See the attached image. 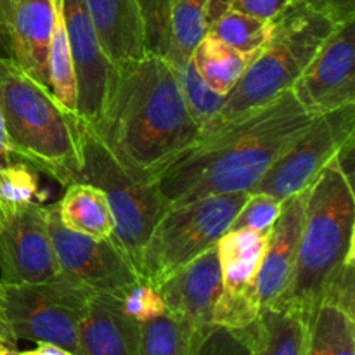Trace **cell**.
Wrapping results in <instances>:
<instances>
[{"mask_svg": "<svg viewBox=\"0 0 355 355\" xmlns=\"http://www.w3.org/2000/svg\"><path fill=\"white\" fill-rule=\"evenodd\" d=\"M90 128L142 182H153L201 134L184 103L175 68L153 52L113 62L99 120Z\"/></svg>", "mask_w": 355, "mask_h": 355, "instance_id": "obj_1", "label": "cell"}, {"mask_svg": "<svg viewBox=\"0 0 355 355\" xmlns=\"http://www.w3.org/2000/svg\"><path fill=\"white\" fill-rule=\"evenodd\" d=\"M314 120L288 90L245 116L201 132L153 184L168 205L250 193Z\"/></svg>", "mask_w": 355, "mask_h": 355, "instance_id": "obj_2", "label": "cell"}, {"mask_svg": "<svg viewBox=\"0 0 355 355\" xmlns=\"http://www.w3.org/2000/svg\"><path fill=\"white\" fill-rule=\"evenodd\" d=\"M0 111L10 149L19 162L62 187L83 168L82 118L66 110L45 85L0 55Z\"/></svg>", "mask_w": 355, "mask_h": 355, "instance_id": "obj_3", "label": "cell"}, {"mask_svg": "<svg viewBox=\"0 0 355 355\" xmlns=\"http://www.w3.org/2000/svg\"><path fill=\"white\" fill-rule=\"evenodd\" d=\"M350 262H355V191L333 158L309 186L293 276L274 305L293 309L309 321L329 281Z\"/></svg>", "mask_w": 355, "mask_h": 355, "instance_id": "obj_4", "label": "cell"}, {"mask_svg": "<svg viewBox=\"0 0 355 355\" xmlns=\"http://www.w3.org/2000/svg\"><path fill=\"white\" fill-rule=\"evenodd\" d=\"M335 26L328 17L307 7L288 6L272 19L269 40L225 96L217 118L207 130L245 116L291 90Z\"/></svg>", "mask_w": 355, "mask_h": 355, "instance_id": "obj_5", "label": "cell"}, {"mask_svg": "<svg viewBox=\"0 0 355 355\" xmlns=\"http://www.w3.org/2000/svg\"><path fill=\"white\" fill-rule=\"evenodd\" d=\"M250 193L215 194L170 205L146 241L139 272L155 288L207 250L229 231Z\"/></svg>", "mask_w": 355, "mask_h": 355, "instance_id": "obj_6", "label": "cell"}, {"mask_svg": "<svg viewBox=\"0 0 355 355\" xmlns=\"http://www.w3.org/2000/svg\"><path fill=\"white\" fill-rule=\"evenodd\" d=\"M78 180L104 191L114 220L111 239L139 270L146 241L170 207L163 194L153 182L134 179L89 125L83 128V168Z\"/></svg>", "mask_w": 355, "mask_h": 355, "instance_id": "obj_7", "label": "cell"}, {"mask_svg": "<svg viewBox=\"0 0 355 355\" xmlns=\"http://www.w3.org/2000/svg\"><path fill=\"white\" fill-rule=\"evenodd\" d=\"M94 291L71 279L0 283V318L14 342L52 343L78 355V328Z\"/></svg>", "mask_w": 355, "mask_h": 355, "instance_id": "obj_8", "label": "cell"}, {"mask_svg": "<svg viewBox=\"0 0 355 355\" xmlns=\"http://www.w3.org/2000/svg\"><path fill=\"white\" fill-rule=\"evenodd\" d=\"M355 135V104L315 116L314 123L274 162L250 193L284 201L307 189Z\"/></svg>", "mask_w": 355, "mask_h": 355, "instance_id": "obj_9", "label": "cell"}, {"mask_svg": "<svg viewBox=\"0 0 355 355\" xmlns=\"http://www.w3.org/2000/svg\"><path fill=\"white\" fill-rule=\"evenodd\" d=\"M269 234L232 229L217 243L222 293L214 309L211 324L243 331L259 319L262 304L257 290L260 266Z\"/></svg>", "mask_w": 355, "mask_h": 355, "instance_id": "obj_10", "label": "cell"}, {"mask_svg": "<svg viewBox=\"0 0 355 355\" xmlns=\"http://www.w3.org/2000/svg\"><path fill=\"white\" fill-rule=\"evenodd\" d=\"M49 231L58 259L59 276L71 279L94 293L118 295L142 279L128 257L113 239H94L61 224L55 205L47 207Z\"/></svg>", "mask_w": 355, "mask_h": 355, "instance_id": "obj_11", "label": "cell"}, {"mask_svg": "<svg viewBox=\"0 0 355 355\" xmlns=\"http://www.w3.org/2000/svg\"><path fill=\"white\" fill-rule=\"evenodd\" d=\"M58 277L47 207L31 201L10 210L0 225V283L37 284Z\"/></svg>", "mask_w": 355, "mask_h": 355, "instance_id": "obj_12", "label": "cell"}, {"mask_svg": "<svg viewBox=\"0 0 355 355\" xmlns=\"http://www.w3.org/2000/svg\"><path fill=\"white\" fill-rule=\"evenodd\" d=\"M291 92L314 116L355 104V19L333 28Z\"/></svg>", "mask_w": 355, "mask_h": 355, "instance_id": "obj_13", "label": "cell"}, {"mask_svg": "<svg viewBox=\"0 0 355 355\" xmlns=\"http://www.w3.org/2000/svg\"><path fill=\"white\" fill-rule=\"evenodd\" d=\"M71 47L76 80V113L92 127L99 120L113 62L101 47L85 0H59Z\"/></svg>", "mask_w": 355, "mask_h": 355, "instance_id": "obj_14", "label": "cell"}, {"mask_svg": "<svg viewBox=\"0 0 355 355\" xmlns=\"http://www.w3.org/2000/svg\"><path fill=\"white\" fill-rule=\"evenodd\" d=\"M54 0H0V38L24 73L49 89L47 49Z\"/></svg>", "mask_w": 355, "mask_h": 355, "instance_id": "obj_15", "label": "cell"}, {"mask_svg": "<svg viewBox=\"0 0 355 355\" xmlns=\"http://www.w3.org/2000/svg\"><path fill=\"white\" fill-rule=\"evenodd\" d=\"M144 24L148 52L172 64L191 58L207 33L208 0H135Z\"/></svg>", "mask_w": 355, "mask_h": 355, "instance_id": "obj_16", "label": "cell"}, {"mask_svg": "<svg viewBox=\"0 0 355 355\" xmlns=\"http://www.w3.org/2000/svg\"><path fill=\"white\" fill-rule=\"evenodd\" d=\"M158 290L166 312L182 318L198 331L210 329L215 304L222 293L217 246L172 274Z\"/></svg>", "mask_w": 355, "mask_h": 355, "instance_id": "obj_17", "label": "cell"}, {"mask_svg": "<svg viewBox=\"0 0 355 355\" xmlns=\"http://www.w3.org/2000/svg\"><path fill=\"white\" fill-rule=\"evenodd\" d=\"M309 187L283 201L281 214L267 238L257 290L262 309L272 307L290 284L300 246Z\"/></svg>", "mask_w": 355, "mask_h": 355, "instance_id": "obj_18", "label": "cell"}, {"mask_svg": "<svg viewBox=\"0 0 355 355\" xmlns=\"http://www.w3.org/2000/svg\"><path fill=\"white\" fill-rule=\"evenodd\" d=\"M141 322L128 318L118 295L94 293L78 328V355H139Z\"/></svg>", "mask_w": 355, "mask_h": 355, "instance_id": "obj_19", "label": "cell"}, {"mask_svg": "<svg viewBox=\"0 0 355 355\" xmlns=\"http://www.w3.org/2000/svg\"><path fill=\"white\" fill-rule=\"evenodd\" d=\"M101 47L111 62L146 54V35L135 0H85Z\"/></svg>", "mask_w": 355, "mask_h": 355, "instance_id": "obj_20", "label": "cell"}, {"mask_svg": "<svg viewBox=\"0 0 355 355\" xmlns=\"http://www.w3.org/2000/svg\"><path fill=\"white\" fill-rule=\"evenodd\" d=\"M307 319L288 307H266L250 328L239 331L250 355H305Z\"/></svg>", "mask_w": 355, "mask_h": 355, "instance_id": "obj_21", "label": "cell"}, {"mask_svg": "<svg viewBox=\"0 0 355 355\" xmlns=\"http://www.w3.org/2000/svg\"><path fill=\"white\" fill-rule=\"evenodd\" d=\"M55 208L61 224L69 231L94 239H107L113 234L114 220L107 198L94 184L76 180L66 186Z\"/></svg>", "mask_w": 355, "mask_h": 355, "instance_id": "obj_22", "label": "cell"}, {"mask_svg": "<svg viewBox=\"0 0 355 355\" xmlns=\"http://www.w3.org/2000/svg\"><path fill=\"white\" fill-rule=\"evenodd\" d=\"M305 355H355V312L322 300L307 322Z\"/></svg>", "mask_w": 355, "mask_h": 355, "instance_id": "obj_23", "label": "cell"}, {"mask_svg": "<svg viewBox=\"0 0 355 355\" xmlns=\"http://www.w3.org/2000/svg\"><path fill=\"white\" fill-rule=\"evenodd\" d=\"M191 61L203 82L225 97L239 82L252 59L229 47L214 35L205 33L194 47Z\"/></svg>", "mask_w": 355, "mask_h": 355, "instance_id": "obj_24", "label": "cell"}, {"mask_svg": "<svg viewBox=\"0 0 355 355\" xmlns=\"http://www.w3.org/2000/svg\"><path fill=\"white\" fill-rule=\"evenodd\" d=\"M207 331H198L179 315L165 312L141 324L139 355H193Z\"/></svg>", "mask_w": 355, "mask_h": 355, "instance_id": "obj_25", "label": "cell"}, {"mask_svg": "<svg viewBox=\"0 0 355 355\" xmlns=\"http://www.w3.org/2000/svg\"><path fill=\"white\" fill-rule=\"evenodd\" d=\"M49 90L66 107L76 113V80L71 47L66 33L61 2L54 0V26L47 49ZM78 114V113H76Z\"/></svg>", "mask_w": 355, "mask_h": 355, "instance_id": "obj_26", "label": "cell"}, {"mask_svg": "<svg viewBox=\"0 0 355 355\" xmlns=\"http://www.w3.org/2000/svg\"><path fill=\"white\" fill-rule=\"evenodd\" d=\"M270 30L272 21L229 9L207 28V33L214 35L234 51L253 59L269 40Z\"/></svg>", "mask_w": 355, "mask_h": 355, "instance_id": "obj_27", "label": "cell"}, {"mask_svg": "<svg viewBox=\"0 0 355 355\" xmlns=\"http://www.w3.org/2000/svg\"><path fill=\"white\" fill-rule=\"evenodd\" d=\"M173 68H175L177 80H179L187 111L193 116L194 123L200 127V130H207L217 118L225 97L211 90L203 82V78L198 75L191 58L179 62V64H173Z\"/></svg>", "mask_w": 355, "mask_h": 355, "instance_id": "obj_28", "label": "cell"}, {"mask_svg": "<svg viewBox=\"0 0 355 355\" xmlns=\"http://www.w3.org/2000/svg\"><path fill=\"white\" fill-rule=\"evenodd\" d=\"M37 170L23 162H14L0 172V203L6 215L21 205L38 201ZM40 203V201H38Z\"/></svg>", "mask_w": 355, "mask_h": 355, "instance_id": "obj_29", "label": "cell"}, {"mask_svg": "<svg viewBox=\"0 0 355 355\" xmlns=\"http://www.w3.org/2000/svg\"><path fill=\"white\" fill-rule=\"evenodd\" d=\"M283 201L263 193H250L243 207L232 220V229H245V231L269 234L281 214Z\"/></svg>", "mask_w": 355, "mask_h": 355, "instance_id": "obj_30", "label": "cell"}, {"mask_svg": "<svg viewBox=\"0 0 355 355\" xmlns=\"http://www.w3.org/2000/svg\"><path fill=\"white\" fill-rule=\"evenodd\" d=\"M118 302H120L121 311L141 324L166 312L165 302H163L158 288L144 279L118 293Z\"/></svg>", "mask_w": 355, "mask_h": 355, "instance_id": "obj_31", "label": "cell"}, {"mask_svg": "<svg viewBox=\"0 0 355 355\" xmlns=\"http://www.w3.org/2000/svg\"><path fill=\"white\" fill-rule=\"evenodd\" d=\"M193 355H250V350L239 331L211 326L198 343Z\"/></svg>", "mask_w": 355, "mask_h": 355, "instance_id": "obj_32", "label": "cell"}, {"mask_svg": "<svg viewBox=\"0 0 355 355\" xmlns=\"http://www.w3.org/2000/svg\"><path fill=\"white\" fill-rule=\"evenodd\" d=\"M291 3L307 7L335 24L355 19V0H291Z\"/></svg>", "mask_w": 355, "mask_h": 355, "instance_id": "obj_33", "label": "cell"}, {"mask_svg": "<svg viewBox=\"0 0 355 355\" xmlns=\"http://www.w3.org/2000/svg\"><path fill=\"white\" fill-rule=\"evenodd\" d=\"M288 6H291V0H236L231 9L260 17V19L272 21Z\"/></svg>", "mask_w": 355, "mask_h": 355, "instance_id": "obj_34", "label": "cell"}, {"mask_svg": "<svg viewBox=\"0 0 355 355\" xmlns=\"http://www.w3.org/2000/svg\"><path fill=\"white\" fill-rule=\"evenodd\" d=\"M14 162H19V159L14 156L12 149H10V142H9V137H7L6 123H3L2 111H0V172H2V170H6L7 166L12 165Z\"/></svg>", "mask_w": 355, "mask_h": 355, "instance_id": "obj_35", "label": "cell"}, {"mask_svg": "<svg viewBox=\"0 0 355 355\" xmlns=\"http://www.w3.org/2000/svg\"><path fill=\"white\" fill-rule=\"evenodd\" d=\"M236 0H208L207 6V28L214 23L215 19L222 16L225 10H229L232 7Z\"/></svg>", "mask_w": 355, "mask_h": 355, "instance_id": "obj_36", "label": "cell"}, {"mask_svg": "<svg viewBox=\"0 0 355 355\" xmlns=\"http://www.w3.org/2000/svg\"><path fill=\"white\" fill-rule=\"evenodd\" d=\"M26 355H75L62 347L52 345V343H37V349L28 350Z\"/></svg>", "mask_w": 355, "mask_h": 355, "instance_id": "obj_37", "label": "cell"}, {"mask_svg": "<svg viewBox=\"0 0 355 355\" xmlns=\"http://www.w3.org/2000/svg\"><path fill=\"white\" fill-rule=\"evenodd\" d=\"M0 355H26V352H19L16 347L0 345Z\"/></svg>", "mask_w": 355, "mask_h": 355, "instance_id": "obj_38", "label": "cell"}, {"mask_svg": "<svg viewBox=\"0 0 355 355\" xmlns=\"http://www.w3.org/2000/svg\"><path fill=\"white\" fill-rule=\"evenodd\" d=\"M3 218H6V210H3V207H2V203H0V225H2V222H3Z\"/></svg>", "mask_w": 355, "mask_h": 355, "instance_id": "obj_39", "label": "cell"}]
</instances>
